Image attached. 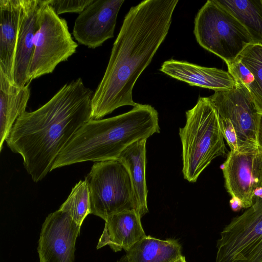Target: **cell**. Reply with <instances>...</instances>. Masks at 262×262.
<instances>
[{
	"label": "cell",
	"instance_id": "1",
	"mask_svg": "<svg viewBox=\"0 0 262 262\" xmlns=\"http://www.w3.org/2000/svg\"><path fill=\"white\" fill-rule=\"evenodd\" d=\"M178 0H145L132 7L113 44L104 74L92 99V119L137 104L133 90L165 39Z\"/></svg>",
	"mask_w": 262,
	"mask_h": 262
},
{
	"label": "cell",
	"instance_id": "2",
	"mask_svg": "<svg viewBox=\"0 0 262 262\" xmlns=\"http://www.w3.org/2000/svg\"><path fill=\"white\" fill-rule=\"evenodd\" d=\"M93 94L79 78L63 85L37 110L26 111L17 119L6 141L12 151L21 156L34 182L52 170L67 144L92 119Z\"/></svg>",
	"mask_w": 262,
	"mask_h": 262
},
{
	"label": "cell",
	"instance_id": "3",
	"mask_svg": "<svg viewBox=\"0 0 262 262\" xmlns=\"http://www.w3.org/2000/svg\"><path fill=\"white\" fill-rule=\"evenodd\" d=\"M160 133L158 113L137 103L129 111L103 119H91L74 134L55 160L52 170L86 161L117 159L133 143Z\"/></svg>",
	"mask_w": 262,
	"mask_h": 262
},
{
	"label": "cell",
	"instance_id": "4",
	"mask_svg": "<svg viewBox=\"0 0 262 262\" xmlns=\"http://www.w3.org/2000/svg\"><path fill=\"white\" fill-rule=\"evenodd\" d=\"M185 126L179 129L182 146L184 178L195 182L212 161L226 155L224 142L215 108L209 97H200L186 112Z\"/></svg>",
	"mask_w": 262,
	"mask_h": 262
},
{
	"label": "cell",
	"instance_id": "5",
	"mask_svg": "<svg viewBox=\"0 0 262 262\" xmlns=\"http://www.w3.org/2000/svg\"><path fill=\"white\" fill-rule=\"evenodd\" d=\"M194 23L193 33L199 44L227 64L253 43L244 25L217 0L207 1L198 12Z\"/></svg>",
	"mask_w": 262,
	"mask_h": 262
},
{
	"label": "cell",
	"instance_id": "6",
	"mask_svg": "<svg viewBox=\"0 0 262 262\" xmlns=\"http://www.w3.org/2000/svg\"><path fill=\"white\" fill-rule=\"evenodd\" d=\"M209 98L216 109L223 135L230 151H242L258 147L259 113L246 87L235 81L232 89L215 92Z\"/></svg>",
	"mask_w": 262,
	"mask_h": 262
},
{
	"label": "cell",
	"instance_id": "7",
	"mask_svg": "<svg viewBox=\"0 0 262 262\" xmlns=\"http://www.w3.org/2000/svg\"><path fill=\"white\" fill-rule=\"evenodd\" d=\"M85 180L89 189L91 214L105 221L124 211L138 212L130 175L118 159L95 162Z\"/></svg>",
	"mask_w": 262,
	"mask_h": 262
},
{
	"label": "cell",
	"instance_id": "8",
	"mask_svg": "<svg viewBox=\"0 0 262 262\" xmlns=\"http://www.w3.org/2000/svg\"><path fill=\"white\" fill-rule=\"evenodd\" d=\"M77 47L66 20L56 14L48 0H41L34 50L28 72L29 83L52 73L59 63L67 61L76 52Z\"/></svg>",
	"mask_w": 262,
	"mask_h": 262
},
{
	"label": "cell",
	"instance_id": "9",
	"mask_svg": "<svg viewBox=\"0 0 262 262\" xmlns=\"http://www.w3.org/2000/svg\"><path fill=\"white\" fill-rule=\"evenodd\" d=\"M215 262H262V198L220 233Z\"/></svg>",
	"mask_w": 262,
	"mask_h": 262
},
{
	"label": "cell",
	"instance_id": "10",
	"mask_svg": "<svg viewBox=\"0 0 262 262\" xmlns=\"http://www.w3.org/2000/svg\"><path fill=\"white\" fill-rule=\"evenodd\" d=\"M221 168L227 192L241 201L243 208L251 207L255 191L262 187V151L258 147L230 151Z\"/></svg>",
	"mask_w": 262,
	"mask_h": 262
},
{
	"label": "cell",
	"instance_id": "11",
	"mask_svg": "<svg viewBox=\"0 0 262 262\" xmlns=\"http://www.w3.org/2000/svg\"><path fill=\"white\" fill-rule=\"evenodd\" d=\"M81 226L66 212L50 213L42 224L37 251L40 262H73Z\"/></svg>",
	"mask_w": 262,
	"mask_h": 262
},
{
	"label": "cell",
	"instance_id": "12",
	"mask_svg": "<svg viewBox=\"0 0 262 262\" xmlns=\"http://www.w3.org/2000/svg\"><path fill=\"white\" fill-rule=\"evenodd\" d=\"M124 0H94L76 18L73 29L75 39L89 48L101 46L114 37L119 10Z\"/></svg>",
	"mask_w": 262,
	"mask_h": 262
},
{
	"label": "cell",
	"instance_id": "13",
	"mask_svg": "<svg viewBox=\"0 0 262 262\" xmlns=\"http://www.w3.org/2000/svg\"><path fill=\"white\" fill-rule=\"evenodd\" d=\"M21 13L14 67V82L19 86L29 84L28 72L37 30L41 0H20Z\"/></svg>",
	"mask_w": 262,
	"mask_h": 262
},
{
	"label": "cell",
	"instance_id": "14",
	"mask_svg": "<svg viewBox=\"0 0 262 262\" xmlns=\"http://www.w3.org/2000/svg\"><path fill=\"white\" fill-rule=\"evenodd\" d=\"M160 71L191 86L207 88L215 92L230 90L235 84L234 79L228 71L187 61L166 60L162 63Z\"/></svg>",
	"mask_w": 262,
	"mask_h": 262
},
{
	"label": "cell",
	"instance_id": "15",
	"mask_svg": "<svg viewBox=\"0 0 262 262\" xmlns=\"http://www.w3.org/2000/svg\"><path fill=\"white\" fill-rule=\"evenodd\" d=\"M141 217L136 210L124 211L109 216L105 220L97 249L108 246L114 252L128 250L146 236L142 226Z\"/></svg>",
	"mask_w": 262,
	"mask_h": 262
},
{
	"label": "cell",
	"instance_id": "16",
	"mask_svg": "<svg viewBox=\"0 0 262 262\" xmlns=\"http://www.w3.org/2000/svg\"><path fill=\"white\" fill-rule=\"evenodd\" d=\"M20 13V0H0V70L13 83Z\"/></svg>",
	"mask_w": 262,
	"mask_h": 262
},
{
	"label": "cell",
	"instance_id": "17",
	"mask_svg": "<svg viewBox=\"0 0 262 262\" xmlns=\"http://www.w3.org/2000/svg\"><path fill=\"white\" fill-rule=\"evenodd\" d=\"M30 97L29 84L19 86L0 70V151L17 119L24 112Z\"/></svg>",
	"mask_w": 262,
	"mask_h": 262
},
{
	"label": "cell",
	"instance_id": "18",
	"mask_svg": "<svg viewBox=\"0 0 262 262\" xmlns=\"http://www.w3.org/2000/svg\"><path fill=\"white\" fill-rule=\"evenodd\" d=\"M140 140L126 148L117 159L126 167L130 175L137 203L138 211L142 217L148 212L146 182V143Z\"/></svg>",
	"mask_w": 262,
	"mask_h": 262
},
{
	"label": "cell",
	"instance_id": "19",
	"mask_svg": "<svg viewBox=\"0 0 262 262\" xmlns=\"http://www.w3.org/2000/svg\"><path fill=\"white\" fill-rule=\"evenodd\" d=\"M128 262H174L182 257V247L174 239L146 236L126 251Z\"/></svg>",
	"mask_w": 262,
	"mask_h": 262
},
{
	"label": "cell",
	"instance_id": "20",
	"mask_svg": "<svg viewBox=\"0 0 262 262\" xmlns=\"http://www.w3.org/2000/svg\"><path fill=\"white\" fill-rule=\"evenodd\" d=\"M231 12L246 28L253 43L262 44V3L261 1L217 0Z\"/></svg>",
	"mask_w": 262,
	"mask_h": 262
},
{
	"label": "cell",
	"instance_id": "21",
	"mask_svg": "<svg viewBox=\"0 0 262 262\" xmlns=\"http://www.w3.org/2000/svg\"><path fill=\"white\" fill-rule=\"evenodd\" d=\"M251 71L250 82L246 88L259 113H262V44L252 43L237 57Z\"/></svg>",
	"mask_w": 262,
	"mask_h": 262
},
{
	"label": "cell",
	"instance_id": "22",
	"mask_svg": "<svg viewBox=\"0 0 262 262\" xmlns=\"http://www.w3.org/2000/svg\"><path fill=\"white\" fill-rule=\"evenodd\" d=\"M59 209L68 213L81 226L85 217L91 214L90 192L85 180H80L75 185Z\"/></svg>",
	"mask_w": 262,
	"mask_h": 262
},
{
	"label": "cell",
	"instance_id": "23",
	"mask_svg": "<svg viewBox=\"0 0 262 262\" xmlns=\"http://www.w3.org/2000/svg\"><path fill=\"white\" fill-rule=\"evenodd\" d=\"M94 0H48V4L58 15L65 13L80 14Z\"/></svg>",
	"mask_w": 262,
	"mask_h": 262
},
{
	"label": "cell",
	"instance_id": "24",
	"mask_svg": "<svg viewBox=\"0 0 262 262\" xmlns=\"http://www.w3.org/2000/svg\"><path fill=\"white\" fill-rule=\"evenodd\" d=\"M256 140L257 146L262 151V113L259 115Z\"/></svg>",
	"mask_w": 262,
	"mask_h": 262
},
{
	"label": "cell",
	"instance_id": "25",
	"mask_svg": "<svg viewBox=\"0 0 262 262\" xmlns=\"http://www.w3.org/2000/svg\"><path fill=\"white\" fill-rule=\"evenodd\" d=\"M229 203L231 209L234 212L239 211L243 208L242 202L236 198L231 197L229 201Z\"/></svg>",
	"mask_w": 262,
	"mask_h": 262
},
{
	"label": "cell",
	"instance_id": "26",
	"mask_svg": "<svg viewBox=\"0 0 262 262\" xmlns=\"http://www.w3.org/2000/svg\"><path fill=\"white\" fill-rule=\"evenodd\" d=\"M256 197L262 198V187L257 189L254 193V199Z\"/></svg>",
	"mask_w": 262,
	"mask_h": 262
},
{
	"label": "cell",
	"instance_id": "27",
	"mask_svg": "<svg viewBox=\"0 0 262 262\" xmlns=\"http://www.w3.org/2000/svg\"><path fill=\"white\" fill-rule=\"evenodd\" d=\"M116 262H128L126 255L122 256L120 259Z\"/></svg>",
	"mask_w": 262,
	"mask_h": 262
},
{
	"label": "cell",
	"instance_id": "28",
	"mask_svg": "<svg viewBox=\"0 0 262 262\" xmlns=\"http://www.w3.org/2000/svg\"><path fill=\"white\" fill-rule=\"evenodd\" d=\"M174 262H187L184 256H182Z\"/></svg>",
	"mask_w": 262,
	"mask_h": 262
},
{
	"label": "cell",
	"instance_id": "29",
	"mask_svg": "<svg viewBox=\"0 0 262 262\" xmlns=\"http://www.w3.org/2000/svg\"><path fill=\"white\" fill-rule=\"evenodd\" d=\"M260 1H261V3H262V0H260Z\"/></svg>",
	"mask_w": 262,
	"mask_h": 262
}]
</instances>
